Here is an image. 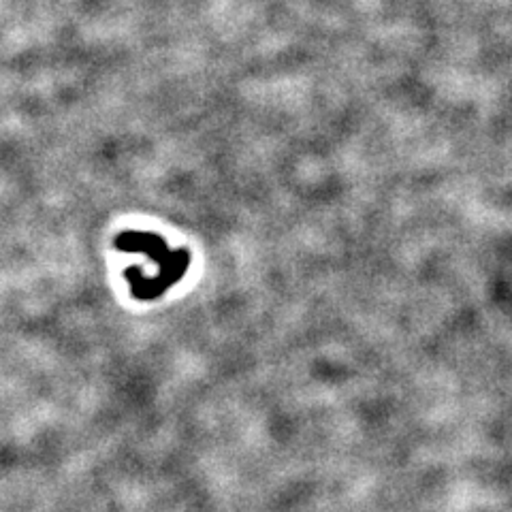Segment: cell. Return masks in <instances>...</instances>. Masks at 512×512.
I'll return each instance as SVG.
<instances>
[{
    "label": "cell",
    "mask_w": 512,
    "mask_h": 512,
    "mask_svg": "<svg viewBox=\"0 0 512 512\" xmlns=\"http://www.w3.org/2000/svg\"><path fill=\"white\" fill-rule=\"evenodd\" d=\"M114 246L124 252H143L148 254V259L163 269L165 278L169 284H178L186 269L190 265V252L188 250H169L163 237L152 235V233H137V231H126L116 237Z\"/></svg>",
    "instance_id": "cell-1"
}]
</instances>
